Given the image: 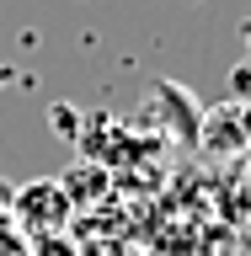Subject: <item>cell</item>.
<instances>
[{
  "label": "cell",
  "mask_w": 251,
  "mask_h": 256,
  "mask_svg": "<svg viewBox=\"0 0 251 256\" xmlns=\"http://www.w3.org/2000/svg\"><path fill=\"white\" fill-rule=\"evenodd\" d=\"M6 86H16V70H11V64H0V91H6Z\"/></svg>",
  "instance_id": "8"
},
{
  "label": "cell",
  "mask_w": 251,
  "mask_h": 256,
  "mask_svg": "<svg viewBox=\"0 0 251 256\" xmlns=\"http://www.w3.org/2000/svg\"><path fill=\"white\" fill-rule=\"evenodd\" d=\"M155 102H166V107H160V118H166V123H171V134L192 150V144H198V128H203V102H198L192 91H182L176 80H155Z\"/></svg>",
  "instance_id": "3"
},
{
  "label": "cell",
  "mask_w": 251,
  "mask_h": 256,
  "mask_svg": "<svg viewBox=\"0 0 251 256\" xmlns=\"http://www.w3.org/2000/svg\"><path fill=\"white\" fill-rule=\"evenodd\" d=\"M240 43H246V59H251V16L240 22Z\"/></svg>",
  "instance_id": "9"
},
{
  "label": "cell",
  "mask_w": 251,
  "mask_h": 256,
  "mask_svg": "<svg viewBox=\"0 0 251 256\" xmlns=\"http://www.w3.org/2000/svg\"><path fill=\"white\" fill-rule=\"evenodd\" d=\"M70 219V198H64L59 182H27V187L11 192V224L43 235V230H59Z\"/></svg>",
  "instance_id": "1"
},
{
  "label": "cell",
  "mask_w": 251,
  "mask_h": 256,
  "mask_svg": "<svg viewBox=\"0 0 251 256\" xmlns=\"http://www.w3.org/2000/svg\"><path fill=\"white\" fill-rule=\"evenodd\" d=\"M54 128H59V134H70V139H80V128H75V112L64 107V102L54 107Z\"/></svg>",
  "instance_id": "7"
},
{
  "label": "cell",
  "mask_w": 251,
  "mask_h": 256,
  "mask_svg": "<svg viewBox=\"0 0 251 256\" xmlns=\"http://www.w3.org/2000/svg\"><path fill=\"white\" fill-rule=\"evenodd\" d=\"M198 150H208V155H240V150H251V107H240V102L203 107Z\"/></svg>",
  "instance_id": "2"
},
{
  "label": "cell",
  "mask_w": 251,
  "mask_h": 256,
  "mask_svg": "<svg viewBox=\"0 0 251 256\" xmlns=\"http://www.w3.org/2000/svg\"><path fill=\"white\" fill-rule=\"evenodd\" d=\"M59 187H64V198H70V208L75 203H96L102 187H107V171H102V166H70V171L59 176Z\"/></svg>",
  "instance_id": "4"
},
{
  "label": "cell",
  "mask_w": 251,
  "mask_h": 256,
  "mask_svg": "<svg viewBox=\"0 0 251 256\" xmlns=\"http://www.w3.org/2000/svg\"><path fill=\"white\" fill-rule=\"evenodd\" d=\"M224 86H230V102H240V107H251V59L230 64V75H224Z\"/></svg>",
  "instance_id": "5"
},
{
  "label": "cell",
  "mask_w": 251,
  "mask_h": 256,
  "mask_svg": "<svg viewBox=\"0 0 251 256\" xmlns=\"http://www.w3.org/2000/svg\"><path fill=\"white\" fill-rule=\"evenodd\" d=\"M11 230H16V224H11V208H0V256H16V251H22V240H11Z\"/></svg>",
  "instance_id": "6"
}]
</instances>
